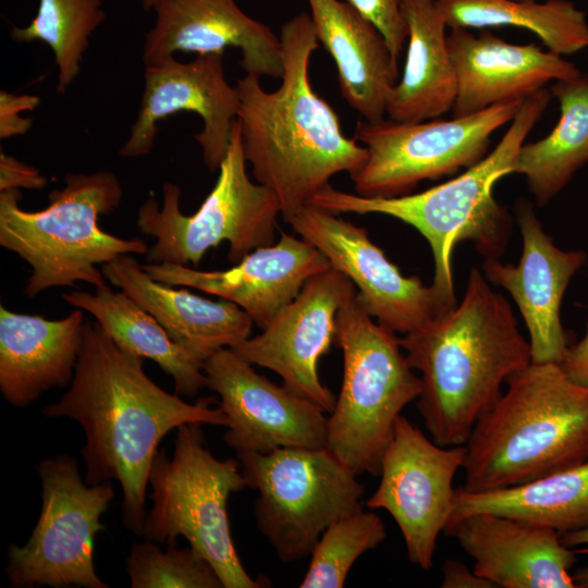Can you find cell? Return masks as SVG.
Here are the masks:
<instances>
[{"label": "cell", "mask_w": 588, "mask_h": 588, "mask_svg": "<svg viewBox=\"0 0 588 588\" xmlns=\"http://www.w3.org/2000/svg\"><path fill=\"white\" fill-rule=\"evenodd\" d=\"M41 414L68 417L82 426L85 482H120L122 520L137 536H143L147 513L150 466L164 436L188 422L229 425L207 399L191 404L157 385L144 371L142 357L121 350L88 319L70 388Z\"/></svg>", "instance_id": "cell-1"}, {"label": "cell", "mask_w": 588, "mask_h": 588, "mask_svg": "<svg viewBox=\"0 0 588 588\" xmlns=\"http://www.w3.org/2000/svg\"><path fill=\"white\" fill-rule=\"evenodd\" d=\"M279 37L280 86L267 91L253 74L235 86L246 161L255 181L273 192L287 223L333 175L356 172L368 151L344 135L338 114L311 86L309 63L319 41L309 13L285 22Z\"/></svg>", "instance_id": "cell-2"}, {"label": "cell", "mask_w": 588, "mask_h": 588, "mask_svg": "<svg viewBox=\"0 0 588 588\" xmlns=\"http://www.w3.org/2000/svg\"><path fill=\"white\" fill-rule=\"evenodd\" d=\"M420 372L416 406L433 442L463 445L500 399L509 377L531 363L510 303L470 269L461 303L400 339Z\"/></svg>", "instance_id": "cell-3"}, {"label": "cell", "mask_w": 588, "mask_h": 588, "mask_svg": "<svg viewBox=\"0 0 588 588\" xmlns=\"http://www.w3.org/2000/svg\"><path fill=\"white\" fill-rule=\"evenodd\" d=\"M551 98L546 87L527 96L495 148L444 183L396 197H366L328 184L308 204L336 215H385L415 228L429 243L433 256L431 285L452 308L457 304L452 268L456 244L469 241L485 258H499L505 252L512 218L495 200L492 188L501 177L513 173L518 149Z\"/></svg>", "instance_id": "cell-4"}, {"label": "cell", "mask_w": 588, "mask_h": 588, "mask_svg": "<svg viewBox=\"0 0 588 588\" xmlns=\"http://www.w3.org/2000/svg\"><path fill=\"white\" fill-rule=\"evenodd\" d=\"M506 384L465 443V491L515 487L588 461V388L558 363L532 362Z\"/></svg>", "instance_id": "cell-5"}, {"label": "cell", "mask_w": 588, "mask_h": 588, "mask_svg": "<svg viewBox=\"0 0 588 588\" xmlns=\"http://www.w3.org/2000/svg\"><path fill=\"white\" fill-rule=\"evenodd\" d=\"M64 181L38 211L20 207V189L0 192V245L30 266L24 289L28 298L77 282L105 286L98 265L149 250L139 237L122 238L99 226V218L122 201V186L113 172L69 173Z\"/></svg>", "instance_id": "cell-6"}, {"label": "cell", "mask_w": 588, "mask_h": 588, "mask_svg": "<svg viewBox=\"0 0 588 588\" xmlns=\"http://www.w3.org/2000/svg\"><path fill=\"white\" fill-rule=\"evenodd\" d=\"M334 343L343 353V378L328 417L327 449L357 476H379L395 421L419 396L421 379L395 332L368 313L356 289L338 311Z\"/></svg>", "instance_id": "cell-7"}, {"label": "cell", "mask_w": 588, "mask_h": 588, "mask_svg": "<svg viewBox=\"0 0 588 588\" xmlns=\"http://www.w3.org/2000/svg\"><path fill=\"white\" fill-rule=\"evenodd\" d=\"M148 483L154 504L146 513L145 539L169 544L184 537L210 563L223 588L270 586L245 571L231 536L226 503L231 493L246 487L241 464L211 454L201 424L176 429L171 458L164 449L156 452Z\"/></svg>", "instance_id": "cell-8"}, {"label": "cell", "mask_w": 588, "mask_h": 588, "mask_svg": "<svg viewBox=\"0 0 588 588\" xmlns=\"http://www.w3.org/2000/svg\"><path fill=\"white\" fill-rule=\"evenodd\" d=\"M246 163L236 118L217 181L196 212H182L181 188L172 182L162 185L161 205L154 196L142 204L136 224L156 238L147 253L150 264L197 266L211 247L228 242V259L235 265L274 243L279 201L270 188L250 180Z\"/></svg>", "instance_id": "cell-9"}, {"label": "cell", "mask_w": 588, "mask_h": 588, "mask_svg": "<svg viewBox=\"0 0 588 588\" xmlns=\"http://www.w3.org/2000/svg\"><path fill=\"white\" fill-rule=\"evenodd\" d=\"M236 456L246 487L259 493L257 527L282 562L309 556L332 523L363 509L364 486L327 448H279Z\"/></svg>", "instance_id": "cell-10"}, {"label": "cell", "mask_w": 588, "mask_h": 588, "mask_svg": "<svg viewBox=\"0 0 588 588\" xmlns=\"http://www.w3.org/2000/svg\"><path fill=\"white\" fill-rule=\"evenodd\" d=\"M524 99L451 120H359L353 138L367 148L368 156L350 175L356 194L403 196L424 180L451 175L476 164L489 154L492 134L511 123Z\"/></svg>", "instance_id": "cell-11"}, {"label": "cell", "mask_w": 588, "mask_h": 588, "mask_svg": "<svg viewBox=\"0 0 588 588\" xmlns=\"http://www.w3.org/2000/svg\"><path fill=\"white\" fill-rule=\"evenodd\" d=\"M41 510L24 546L10 544L5 574L12 587L108 588L95 571L94 540L114 498L109 481L87 485L66 454L37 464Z\"/></svg>", "instance_id": "cell-12"}, {"label": "cell", "mask_w": 588, "mask_h": 588, "mask_svg": "<svg viewBox=\"0 0 588 588\" xmlns=\"http://www.w3.org/2000/svg\"><path fill=\"white\" fill-rule=\"evenodd\" d=\"M465 455V444L441 446L405 416L397 417L381 461L380 482L366 505L393 517L408 560L422 569L433 566L438 537L451 519L453 479Z\"/></svg>", "instance_id": "cell-13"}, {"label": "cell", "mask_w": 588, "mask_h": 588, "mask_svg": "<svg viewBox=\"0 0 588 588\" xmlns=\"http://www.w3.org/2000/svg\"><path fill=\"white\" fill-rule=\"evenodd\" d=\"M287 223L353 282L360 302L383 327L405 334L450 309L432 285L402 274L366 229L310 204Z\"/></svg>", "instance_id": "cell-14"}, {"label": "cell", "mask_w": 588, "mask_h": 588, "mask_svg": "<svg viewBox=\"0 0 588 588\" xmlns=\"http://www.w3.org/2000/svg\"><path fill=\"white\" fill-rule=\"evenodd\" d=\"M203 369L207 388L219 395V408L229 421L223 439L235 453L327 448L326 412L256 372L232 348L215 352Z\"/></svg>", "instance_id": "cell-15"}, {"label": "cell", "mask_w": 588, "mask_h": 588, "mask_svg": "<svg viewBox=\"0 0 588 588\" xmlns=\"http://www.w3.org/2000/svg\"><path fill=\"white\" fill-rule=\"evenodd\" d=\"M354 289L332 267L316 273L258 335L232 350L249 364L274 371L286 389L330 414L336 399L321 382L318 363L334 342L338 311Z\"/></svg>", "instance_id": "cell-16"}, {"label": "cell", "mask_w": 588, "mask_h": 588, "mask_svg": "<svg viewBox=\"0 0 588 588\" xmlns=\"http://www.w3.org/2000/svg\"><path fill=\"white\" fill-rule=\"evenodd\" d=\"M238 110V93L225 77L222 53L197 54L191 62L172 57L145 65L137 119L119 156L148 155L155 145L158 122L191 111L203 121V128L194 138L201 148L204 163L216 172L226 155Z\"/></svg>", "instance_id": "cell-17"}, {"label": "cell", "mask_w": 588, "mask_h": 588, "mask_svg": "<svg viewBox=\"0 0 588 588\" xmlns=\"http://www.w3.org/2000/svg\"><path fill=\"white\" fill-rule=\"evenodd\" d=\"M515 212L523 240L518 264L485 258L482 273L513 297L529 333L531 362L559 364L568 347L560 317L562 298L587 254L559 248L527 200H518Z\"/></svg>", "instance_id": "cell-18"}, {"label": "cell", "mask_w": 588, "mask_h": 588, "mask_svg": "<svg viewBox=\"0 0 588 588\" xmlns=\"http://www.w3.org/2000/svg\"><path fill=\"white\" fill-rule=\"evenodd\" d=\"M330 267L313 244L284 232L277 243L253 250L223 270L173 264L143 266L156 281L193 287L236 304L260 329L296 297L310 277Z\"/></svg>", "instance_id": "cell-19"}, {"label": "cell", "mask_w": 588, "mask_h": 588, "mask_svg": "<svg viewBox=\"0 0 588 588\" xmlns=\"http://www.w3.org/2000/svg\"><path fill=\"white\" fill-rule=\"evenodd\" d=\"M156 22L146 34L142 60L160 63L175 52H241L240 66L246 74L281 78L280 37L265 23L247 15L235 0H160Z\"/></svg>", "instance_id": "cell-20"}, {"label": "cell", "mask_w": 588, "mask_h": 588, "mask_svg": "<svg viewBox=\"0 0 588 588\" xmlns=\"http://www.w3.org/2000/svg\"><path fill=\"white\" fill-rule=\"evenodd\" d=\"M443 534L474 560V572L502 588H576L577 552L554 529L480 512L449 522Z\"/></svg>", "instance_id": "cell-21"}, {"label": "cell", "mask_w": 588, "mask_h": 588, "mask_svg": "<svg viewBox=\"0 0 588 588\" xmlns=\"http://www.w3.org/2000/svg\"><path fill=\"white\" fill-rule=\"evenodd\" d=\"M446 39L457 77L454 118L524 99L550 82L581 75L574 63L549 49L510 44L487 30L475 35L451 28Z\"/></svg>", "instance_id": "cell-22"}, {"label": "cell", "mask_w": 588, "mask_h": 588, "mask_svg": "<svg viewBox=\"0 0 588 588\" xmlns=\"http://www.w3.org/2000/svg\"><path fill=\"white\" fill-rule=\"evenodd\" d=\"M101 270L111 284L154 316L174 343L203 363L250 336L254 321L236 304L156 281L132 255H121Z\"/></svg>", "instance_id": "cell-23"}, {"label": "cell", "mask_w": 588, "mask_h": 588, "mask_svg": "<svg viewBox=\"0 0 588 588\" xmlns=\"http://www.w3.org/2000/svg\"><path fill=\"white\" fill-rule=\"evenodd\" d=\"M85 321L77 308L47 319L0 306V392L9 404L26 407L44 392L71 383Z\"/></svg>", "instance_id": "cell-24"}, {"label": "cell", "mask_w": 588, "mask_h": 588, "mask_svg": "<svg viewBox=\"0 0 588 588\" xmlns=\"http://www.w3.org/2000/svg\"><path fill=\"white\" fill-rule=\"evenodd\" d=\"M307 2L318 41L334 61L343 98L363 120H383L400 76L385 38L348 1Z\"/></svg>", "instance_id": "cell-25"}, {"label": "cell", "mask_w": 588, "mask_h": 588, "mask_svg": "<svg viewBox=\"0 0 588 588\" xmlns=\"http://www.w3.org/2000/svg\"><path fill=\"white\" fill-rule=\"evenodd\" d=\"M408 48L401 78L387 101L388 119L415 123L452 110L457 77L448 46V27L436 0H401Z\"/></svg>", "instance_id": "cell-26"}, {"label": "cell", "mask_w": 588, "mask_h": 588, "mask_svg": "<svg viewBox=\"0 0 588 588\" xmlns=\"http://www.w3.org/2000/svg\"><path fill=\"white\" fill-rule=\"evenodd\" d=\"M62 298L89 313L121 350L158 364L173 378L176 394L193 397L207 388L204 363L174 343L155 317L123 291L105 285L94 293L71 291Z\"/></svg>", "instance_id": "cell-27"}, {"label": "cell", "mask_w": 588, "mask_h": 588, "mask_svg": "<svg viewBox=\"0 0 588 588\" xmlns=\"http://www.w3.org/2000/svg\"><path fill=\"white\" fill-rule=\"evenodd\" d=\"M480 512L550 527L560 535L585 529L588 527V461L505 489L468 492L455 488L450 520Z\"/></svg>", "instance_id": "cell-28"}, {"label": "cell", "mask_w": 588, "mask_h": 588, "mask_svg": "<svg viewBox=\"0 0 588 588\" xmlns=\"http://www.w3.org/2000/svg\"><path fill=\"white\" fill-rule=\"evenodd\" d=\"M550 90L560 103V120L546 137L520 146L513 169L525 176L539 207L588 162V76L555 81Z\"/></svg>", "instance_id": "cell-29"}, {"label": "cell", "mask_w": 588, "mask_h": 588, "mask_svg": "<svg viewBox=\"0 0 588 588\" xmlns=\"http://www.w3.org/2000/svg\"><path fill=\"white\" fill-rule=\"evenodd\" d=\"M450 28L516 26L560 56L588 48L585 12L567 0H436Z\"/></svg>", "instance_id": "cell-30"}, {"label": "cell", "mask_w": 588, "mask_h": 588, "mask_svg": "<svg viewBox=\"0 0 588 588\" xmlns=\"http://www.w3.org/2000/svg\"><path fill=\"white\" fill-rule=\"evenodd\" d=\"M105 20L102 0H39L35 17L25 27L13 26L11 37L50 47L58 66L57 93L65 94L79 74L90 35Z\"/></svg>", "instance_id": "cell-31"}, {"label": "cell", "mask_w": 588, "mask_h": 588, "mask_svg": "<svg viewBox=\"0 0 588 588\" xmlns=\"http://www.w3.org/2000/svg\"><path fill=\"white\" fill-rule=\"evenodd\" d=\"M387 538L381 517L363 509L332 523L310 553L301 588H341L355 561Z\"/></svg>", "instance_id": "cell-32"}, {"label": "cell", "mask_w": 588, "mask_h": 588, "mask_svg": "<svg viewBox=\"0 0 588 588\" xmlns=\"http://www.w3.org/2000/svg\"><path fill=\"white\" fill-rule=\"evenodd\" d=\"M132 588H221L217 573L192 549L169 543L163 552L157 542L134 543L126 560Z\"/></svg>", "instance_id": "cell-33"}, {"label": "cell", "mask_w": 588, "mask_h": 588, "mask_svg": "<svg viewBox=\"0 0 588 588\" xmlns=\"http://www.w3.org/2000/svg\"><path fill=\"white\" fill-rule=\"evenodd\" d=\"M366 16L385 38L396 61L407 39V27L402 14L401 0H347Z\"/></svg>", "instance_id": "cell-34"}, {"label": "cell", "mask_w": 588, "mask_h": 588, "mask_svg": "<svg viewBox=\"0 0 588 588\" xmlns=\"http://www.w3.org/2000/svg\"><path fill=\"white\" fill-rule=\"evenodd\" d=\"M39 103L40 98L36 95H16L1 89L0 138L25 134L32 127L33 121L22 117L21 112L33 111Z\"/></svg>", "instance_id": "cell-35"}, {"label": "cell", "mask_w": 588, "mask_h": 588, "mask_svg": "<svg viewBox=\"0 0 588 588\" xmlns=\"http://www.w3.org/2000/svg\"><path fill=\"white\" fill-rule=\"evenodd\" d=\"M48 180L39 170L1 150L0 192L11 189H42Z\"/></svg>", "instance_id": "cell-36"}, {"label": "cell", "mask_w": 588, "mask_h": 588, "mask_svg": "<svg viewBox=\"0 0 588 588\" xmlns=\"http://www.w3.org/2000/svg\"><path fill=\"white\" fill-rule=\"evenodd\" d=\"M559 364L572 382L588 388V324L585 336L568 345Z\"/></svg>", "instance_id": "cell-37"}, {"label": "cell", "mask_w": 588, "mask_h": 588, "mask_svg": "<svg viewBox=\"0 0 588 588\" xmlns=\"http://www.w3.org/2000/svg\"><path fill=\"white\" fill-rule=\"evenodd\" d=\"M442 588H497L488 579L470 571L464 563L446 560L442 565Z\"/></svg>", "instance_id": "cell-38"}, {"label": "cell", "mask_w": 588, "mask_h": 588, "mask_svg": "<svg viewBox=\"0 0 588 588\" xmlns=\"http://www.w3.org/2000/svg\"><path fill=\"white\" fill-rule=\"evenodd\" d=\"M560 538L561 542L568 548L588 544V527L562 534L560 535ZM573 579L576 588H588V566L578 569L573 576Z\"/></svg>", "instance_id": "cell-39"}, {"label": "cell", "mask_w": 588, "mask_h": 588, "mask_svg": "<svg viewBox=\"0 0 588 588\" xmlns=\"http://www.w3.org/2000/svg\"><path fill=\"white\" fill-rule=\"evenodd\" d=\"M139 1H140L142 7H143L145 10H150V9H155L156 4H157L160 0H139Z\"/></svg>", "instance_id": "cell-40"}]
</instances>
